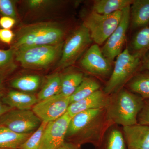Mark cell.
<instances>
[{"label": "cell", "mask_w": 149, "mask_h": 149, "mask_svg": "<svg viewBox=\"0 0 149 149\" xmlns=\"http://www.w3.org/2000/svg\"><path fill=\"white\" fill-rule=\"evenodd\" d=\"M113 124L106 108L79 113L70 120L65 141L80 146L91 144L96 148L101 143L107 130Z\"/></svg>", "instance_id": "6da1fadb"}, {"label": "cell", "mask_w": 149, "mask_h": 149, "mask_svg": "<svg viewBox=\"0 0 149 149\" xmlns=\"http://www.w3.org/2000/svg\"><path fill=\"white\" fill-rule=\"evenodd\" d=\"M143 102L141 96L122 88L109 95L107 112L115 124L122 127L135 125Z\"/></svg>", "instance_id": "7a4b0ae2"}, {"label": "cell", "mask_w": 149, "mask_h": 149, "mask_svg": "<svg viewBox=\"0 0 149 149\" xmlns=\"http://www.w3.org/2000/svg\"><path fill=\"white\" fill-rule=\"evenodd\" d=\"M64 32L52 22H40L20 28L14 44V50L36 47L55 45L63 42Z\"/></svg>", "instance_id": "3957f363"}, {"label": "cell", "mask_w": 149, "mask_h": 149, "mask_svg": "<svg viewBox=\"0 0 149 149\" xmlns=\"http://www.w3.org/2000/svg\"><path fill=\"white\" fill-rule=\"evenodd\" d=\"M63 42L55 45L36 46L15 50L17 61L26 68L41 69L52 64L61 56Z\"/></svg>", "instance_id": "277c9868"}, {"label": "cell", "mask_w": 149, "mask_h": 149, "mask_svg": "<svg viewBox=\"0 0 149 149\" xmlns=\"http://www.w3.org/2000/svg\"><path fill=\"white\" fill-rule=\"evenodd\" d=\"M142 55L130 54L128 49L123 51L117 57L114 67L107 82L104 92L111 95L120 89L136 74L141 64Z\"/></svg>", "instance_id": "5b68a950"}, {"label": "cell", "mask_w": 149, "mask_h": 149, "mask_svg": "<svg viewBox=\"0 0 149 149\" xmlns=\"http://www.w3.org/2000/svg\"><path fill=\"white\" fill-rule=\"evenodd\" d=\"M122 10L109 15H101L94 11L87 17L83 24L90 32L91 39L101 45L107 41L121 20Z\"/></svg>", "instance_id": "8992f818"}, {"label": "cell", "mask_w": 149, "mask_h": 149, "mask_svg": "<svg viewBox=\"0 0 149 149\" xmlns=\"http://www.w3.org/2000/svg\"><path fill=\"white\" fill-rule=\"evenodd\" d=\"M92 40L89 30L83 24L64 42L58 67L63 68L74 64L88 47Z\"/></svg>", "instance_id": "52a82bcc"}, {"label": "cell", "mask_w": 149, "mask_h": 149, "mask_svg": "<svg viewBox=\"0 0 149 149\" xmlns=\"http://www.w3.org/2000/svg\"><path fill=\"white\" fill-rule=\"evenodd\" d=\"M42 123L32 110L12 109L0 118V124L18 134H31Z\"/></svg>", "instance_id": "ba28073f"}, {"label": "cell", "mask_w": 149, "mask_h": 149, "mask_svg": "<svg viewBox=\"0 0 149 149\" xmlns=\"http://www.w3.org/2000/svg\"><path fill=\"white\" fill-rule=\"evenodd\" d=\"M70 104V97L59 94L37 102L32 111L42 122L48 123L64 115Z\"/></svg>", "instance_id": "9c48e42d"}, {"label": "cell", "mask_w": 149, "mask_h": 149, "mask_svg": "<svg viewBox=\"0 0 149 149\" xmlns=\"http://www.w3.org/2000/svg\"><path fill=\"white\" fill-rule=\"evenodd\" d=\"M130 7L129 6L123 10L120 23L107 40L101 49L104 56L110 62L122 52L130 22Z\"/></svg>", "instance_id": "30bf717a"}, {"label": "cell", "mask_w": 149, "mask_h": 149, "mask_svg": "<svg viewBox=\"0 0 149 149\" xmlns=\"http://www.w3.org/2000/svg\"><path fill=\"white\" fill-rule=\"evenodd\" d=\"M71 118L66 112L56 120L48 123L43 133L40 149H58L65 141Z\"/></svg>", "instance_id": "8fae6325"}, {"label": "cell", "mask_w": 149, "mask_h": 149, "mask_svg": "<svg viewBox=\"0 0 149 149\" xmlns=\"http://www.w3.org/2000/svg\"><path fill=\"white\" fill-rule=\"evenodd\" d=\"M83 69L91 74L107 77L111 74L110 61L104 56L98 45H93L88 49L80 61Z\"/></svg>", "instance_id": "7c38bea8"}, {"label": "cell", "mask_w": 149, "mask_h": 149, "mask_svg": "<svg viewBox=\"0 0 149 149\" xmlns=\"http://www.w3.org/2000/svg\"><path fill=\"white\" fill-rule=\"evenodd\" d=\"M109 98V95L99 90L85 98L70 104L67 112L72 118L85 111L106 108Z\"/></svg>", "instance_id": "4fadbf2b"}, {"label": "cell", "mask_w": 149, "mask_h": 149, "mask_svg": "<svg viewBox=\"0 0 149 149\" xmlns=\"http://www.w3.org/2000/svg\"><path fill=\"white\" fill-rule=\"evenodd\" d=\"M122 129L127 149H149V125L137 123Z\"/></svg>", "instance_id": "5bb4252c"}, {"label": "cell", "mask_w": 149, "mask_h": 149, "mask_svg": "<svg viewBox=\"0 0 149 149\" xmlns=\"http://www.w3.org/2000/svg\"><path fill=\"white\" fill-rule=\"evenodd\" d=\"M3 103L11 108L31 110L38 102L37 96L19 91H12L3 99Z\"/></svg>", "instance_id": "9a60e30c"}, {"label": "cell", "mask_w": 149, "mask_h": 149, "mask_svg": "<svg viewBox=\"0 0 149 149\" xmlns=\"http://www.w3.org/2000/svg\"><path fill=\"white\" fill-rule=\"evenodd\" d=\"M96 149H127L126 142L119 125L113 124L105 134L101 143Z\"/></svg>", "instance_id": "2e32d148"}, {"label": "cell", "mask_w": 149, "mask_h": 149, "mask_svg": "<svg viewBox=\"0 0 149 149\" xmlns=\"http://www.w3.org/2000/svg\"><path fill=\"white\" fill-rule=\"evenodd\" d=\"M131 5L130 18L132 27H147L149 24V0L133 1Z\"/></svg>", "instance_id": "e0dca14e"}, {"label": "cell", "mask_w": 149, "mask_h": 149, "mask_svg": "<svg viewBox=\"0 0 149 149\" xmlns=\"http://www.w3.org/2000/svg\"><path fill=\"white\" fill-rule=\"evenodd\" d=\"M32 134H18L0 124V148L19 149Z\"/></svg>", "instance_id": "ac0fdd59"}, {"label": "cell", "mask_w": 149, "mask_h": 149, "mask_svg": "<svg viewBox=\"0 0 149 149\" xmlns=\"http://www.w3.org/2000/svg\"><path fill=\"white\" fill-rule=\"evenodd\" d=\"M131 0H97L93 3V11L101 15H109L131 6Z\"/></svg>", "instance_id": "d6986e66"}, {"label": "cell", "mask_w": 149, "mask_h": 149, "mask_svg": "<svg viewBox=\"0 0 149 149\" xmlns=\"http://www.w3.org/2000/svg\"><path fill=\"white\" fill-rule=\"evenodd\" d=\"M126 84L130 92L144 100L149 99V72L135 74Z\"/></svg>", "instance_id": "ffe728a7"}, {"label": "cell", "mask_w": 149, "mask_h": 149, "mask_svg": "<svg viewBox=\"0 0 149 149\" xmlns=\"http://www.w3.org/2000/svg\"><path fill=\"white\" fill-rule=\"evenodd\" d=\"M100 85L95 79L84 77L74 93L70 97V104L80 100L100 90Z\"/></svg>", "instance_id": "44dd1931"}, {"label": "cell", "mask_w": 149, "mask_h": 149, "mask_svg": "<svg viewBox=\"0 0 149 149\" xmlns=\"http://www.w3.org/2000/svg\"><path fill=\"white\" fill-rule=\"evenodd\" d=\"M61 86V75L60 74L56 73L49 76L42 88L37 94L38 102L59 94Z\"/></svg>", "instance_id": "7402d4cb"}, {"label": "cell", "mask_w": 149, "mask_h": 149, "mask_svg": "<svg viewBox=\"0 0 149 149\" xmlns=\"http://www.w3.org/2000/svg\"><path fill=\"white\" fill-rule=\"evenodd\" d=\"M41 82L40 76L29 74L14 79L11 82V86L19 91L30 93L37 91L40 87Z\"/></svg>", "instance_id": "603a6c76"}, {"label": "cell", "mask_w": 149, "mask_h": 149, "mask_svg": "<svg viewBox=\"0 0 149 149\" xmlns=\"http://www.w3.org/2000/svg\"><path fill=\"white\" fill-rule=\"evenodd\" d=\"M84 78L83 73L80 72H70L61 75V91L60 94L65 97H70Z\"/></svg>", "instance_id": "cb8c5ba5"}, {"label": "cell", "mask_w": 149, "mask_h": 149, "mask_svg": "<svg viewBox=\"0 0 149 149\" xmlns=\"http://www.w3.org/2000/svg\"><path fill=\"white\" fill-rule=\"evenodd\" d=\"M133 49L142 55L149 49V27H144L134 36L132 41Z\"/></svg>", "instance_id": "d4e9b609"}, {"label": "cell", "mask_w": 149, "mask_h": 149, "mask_svg": "<svg viewBox=\"0 0 149 149\" xmlns=\"http://www.w3.org/2000/svg\"><path fill=\"white\" fill-rule=\"evenodd\" d=\"M47 123L42 122L38 129L30 135L19 149H40L43 133Z\"/></svg>", "instance_id": "484cf974"}, {"label": "cell", "mask_w": 149, "mask_h": 149, "mask_svg": "<svg viewBox=\"0 0 149 149\" xmlns=\"http://www.w3.org/2000/svg\"><path fill=\"white\" fill-rule=\"evenodd\" d=\"M0 13L3 16L16 18V10L13 2L10 0H0Z\"/></svg>", "instance_id": "4316f807"}, {"label": "cell", "mask_w": 149, "mask_h": 149, "mask_svg": "<svg viewBox=\"0 0 149 149\" xmlns=\"http://www.w3.org/2000/svg\"><path fill=\"white\" fill-rule=\"evenodd\" d=\"M138 123L149 125V99L144 100L143 104L138 116Z\"/></svg>", "instance_id": "83f0119b"}, {"label": "cell", "mask_w": 149, "mask_h": 149, "mask_svg": "<svg viewBox=\"0 0 149 149\" xmlns=\"http://www.w3.org/2000/svg\"><path fill=\"white\" fill-rule=\"evenodd\" d=\"M15 50L13 49H0V68L6 66L12 61Z\"/></svg>", "instance_id": "f1b7e54d"}, {"label": "cell", "mask_w": 149, "mask_h": 149, "mask_svg": "<svg viewBox=\"0 0 149 149\" xmlns=\"http://www.w3.org/2000/svg\"><path fill=\"white\" fill-rule=\"evenodd\" d=\"M53 3L52 1L46 0H29L27 2L28 7L33 10L40 9L47 7Z\"/></svg>", "instance_id": "f546056e"}, {"label": "cell", "mask_w": 149, "mask_h": 149, "mask_svg": "<svg viewBox=\"0 0 149 149\" xmlns=\"http://www.w3.org/2000/svg\"><path fill=\"white\" fill-rule=\"evenodd\" d=\"M15 35L10 29H0V41L5 44H10L12 42Z\"/></svg>", "instance_id": "4dcf8cb0"}, {"label": "cell", "mask_w": 149, "mask_h": 149, "mask_svg": "<svg viewBox=\"0 0 149 149\" xmlns=\"http://www.w3.org/2000/svg\"><path fill=\"white\" fill-rule=\"evenodd\" d=\"M16 23L15 19L7 16H3L0 18V26L4 29H10Z\"/></svg>", "instance_id": "1f68e13d"}, {"label": "cell", "mask_w": 149, "mask_h": 149, "mask_svg": "<svg viewBox=\"0 0 149 149\" xmlns=\"http://www.w3.org/2000/svg\"><path fill=\"white\" fill-rule=\"evenodd\" d=\"M141 63L142 69L146 70L149 72V49L144 53Z\"/></svg>", "instance_id": "d6a6232c"}, {"label": "cell", "mask_w": 149, "mask_h": 149, "mask_svg": "<svg viewBox=\"0 0 149 149\" xmlns=\"http://www.w3.org/2000/svg\"><path fill=\"white\" fill-rule=\"evenodd\" d=\"M81 146L65 141L58 149H81Z\"/></svg>", "instance_id": "836d02e7"}, {"label": "cell", "mask_w": 149, "mask_h": 149, "mask_svg": "<svg viewBox=\"0 0 149 149\" xmlns=\"http://www.w3.org/2000/svg\"><path fill=\"white\" fill-rule=\"evenodd\" d=\"M12 109V108H11L10 107L0 102V118L3 115Z\"/></svg>", "instance_id": "e575fe53"}, {"label": "cell", "mask_w": 149, "mask_h": 149, "mask_svg": "<svg viewBox=\"0 0 149 149\" xmlns=\"http://www.w3.org/2000/svg\"><path fill=\"white\" fill-rule=\"evenodd\" d=\"M2 81L0 78V102H1V99L2 96Z\"/></svg>", "instance_id": "d590c367"}, {"label": "cell", "mask_w": 149, "mask_h": 149, "mask_svg": "<svg viewBox=\"0 0 149 149\" xmlns=\"http://www.w3.org/2000/svg\"><path fill=\"white\" fill-rule=\"evenodd\" d=\"M0 149H10L3 148H0Z\"/></svg>", "instance_id": "8d00e7d4"}]
</instances>
